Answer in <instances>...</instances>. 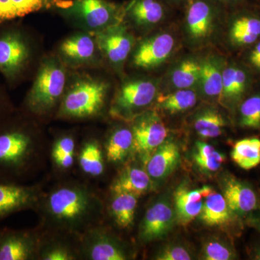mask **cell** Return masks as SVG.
Returning a JSON list of instances; mask_svg holds the SVG:
<instances>
[{"label":"cell","instance_id":"1","mask_svg":"<svg viewBox=\"0 0 260 260\" xmlns=\"http://www.w3.org/2000/svg\"><path fill=\"white\" fill-rule=\"evenodd\" d=\"M26 123L11 114L0 120V182L20 184L30 173L37 146Z\"/></svg>","mask_w":260,"mask_h":260},{"label":"cell","instance_id":"2","mask_svg":"<svg viewBox=\"0 0 260 260\" xmlns=\"http://www.w3.org/2000/svg\"><path fill=\"white\" fill-rule=\"evenodd\" d=\"M182 10L184 39L194 49L208 46L213 40L227 10L216 0H186Z\"/></svg>","mask_w":260,"mask_h":260},{"label":"cell","instance_id":"3","mask_svg":"<svg viewBox=\"0 0 260 260\" xmlns=\"http://www.w3.org/2000/svg\"><path fill=\"white\" fill-rule=\"evenodd\" d=\"M66 78V70L59 59H44L25 98V110L35 114L51 110L62 96Z\"/></svg>","mask_w":260,"mask_h":260},{"label":"cell","instance_id":"4","mask_svg":"<svg viewBox=\"0 0 260 260\" xmlns=\"http://www.w3.org/2000/svg\"><path fill=\"white\" fill-rule=\"evenodd\" d=\"M31 59V45L23 29L10 22L0 24V73L10 85L23 79Z\"/></svg>","mask_w":260,"mask_h":260},{"label":"cell","instance_id":"5","mask_svg":"<svg viewBox=\"0 0 260 260\" xmlns=\"http://www.w3.org/2000/svg\"><path fill=\"white\" fill-rule=\"evenodd\" d=\"M95 207L93 197L85 189L76 186H63L56 189L47 200L49 215L66 226H75L83 223Z\"/></svg>","mask_w":260,"mask_h":260},{"label":"cell","instance_id":"6","mask_svg":"<svg viewBox=\"0 0 260 260\" xmlns=\"http://www.w3.org/2000/svg\"><path fill=\"white\" fill-rule=\"evenodd\" d=\"M109 85L104 80L86 78L76 82L64 95L61 116L85 118L96 115L105 104Z\"/></svg>","mask_w":260,"mask_h":260},{"label":"cell","instance_id":"7","mask_svg":"<svg viewBox=\"0 0 260 260\" xmlns=\"http://www.w3.org/2000/svg\"><path fill=\"white\" fill-rule=\"evenodd\" d=\"M61 10L95 32L122 23L124 19V6L108 0H74Z\"/></svg>","mask_w":260,"mask_h":260},{"label":"cell","instance_id":"8","mask_svg":"<svg viewBox=\"0 0 260 260\" xmlns=\"http://www.w3.org/2000/svg\"><path fill=\"white\" fill-rule=\"evenodd\" d=\"M158 95V83L153 80H127L118 90L112 112L121 117H133L144 110L156 99Z\"/></svg>","mask_w":260,"mask_h":260},{"label":"cell","instance_id":"9","mask_svg":"<svg viewBox=\"0 0 260 260\" xmlns=\"http://www.w3.org/2000/svg\"><path fill=\"white\" fill-rule=\"evenodd\" d=\"M177 47L174 32L162 30L145 38L135 47L132 64L141 70L155 69L167 62Z\"/></svg>","mask_w":260,"mask_h":260},{"label":"cell","instance_id":"10","mask_svg":"<svg viewBox=\"0 0 260 260\" xmlns=\"http://www.w3.org/2000/svg\"><path fill=\"white\" fill-rule=\"evenodd\" d=\"M132 131L134 147L138 153H153L167 140L168 130L164 121L155 112L149 111L137 116Z\"/></svg>","mask_w":260,"mask_h":260},{"label":"cell","instance_id":"11","mask_svg":"<svg viewBox=\"0 0 260 260\" xmlns=\"http://www.w3.org/2000/svg\"><path fill=\"white\" fill-rule=\"evenodd\" d=\"M122 23L95 32L98 47L114 66L124 64L135 45L133 34Z\"/></svg>","mask_w":260,"mask_h":260},{"label":"cell","instance_id":"12","mask_svg":"<svg viewBox=\"0 0 260 260\" xmlns=\"http://www.w3.org/2000/svg\"><path fill=\"white\" fill-rule=\"evenodd\" d=\"M175 212L167 200H160L148 208L140 227V238L145 242L162 239L172 231Z\"/></svg>","mask_w":260,"mask_h":260},{"label":"cell","instance_id":"13","mask_svg":"<svg viewBox=\"0 0 260 260\" xmlns=\"http://www.w3.org/2000/svg\"><path fill=\"white\" fill-rule=\"evenodd\" d=\"M172 7L164 0H130L124 6V18L142 29H150L167 18Z\"/></svg>","mask_w":260,"mask_h":260},{"label":"cell","instance_id":"14","mask_svg":"<svg viewBox=\"0 0 260 260\" xmlns=\"http://www.w3.org/2000/svg\"><path fill=\"white\" fill-rule=\"evenodd\" d=\"M247 6L232 10L229 18L228 35L235 46L251 45L260 37V16Z\"/></svg>","mask_w":260,"mask_h":260},{"label":"cell","instance_id":"15","mask_svg":"<svg viewBox=\"0 0 260 260\" xmlns=\"http://www.w3.org/2000/svg\"><path fill=\"white\" fill-rule=\"evenodd\" d=\"M225 63L216 54L205 56L200 60L198 90L199 95L209 100H219L222 93L223 73Z\"/></svg>","mask_w":260,"mask_h":260},{"label":"cell","instance_id":"16","mask_svg":"<svg viewBox=\"0 0 260 260\" xmlns=\"http://www.w3.org/2000/svg\"><path fill=\"white\" fill-rule=\"evenodd\" d=\"M37 200L34 188L16 183L0 182V220L30 208Z\"/></svg>","mask_w":260,"mask_h":260},{"label":"cell","instance_id":"17","mask_svg":"<svg viewBox=\"0 0 260 260\" xmlns=\"http://www.w3.org/2000/svg\"><path fill=\"white\" fill-rule=\"evenodd\" d=\"M222 189L228 205L236 215H246L257 208L256 192L245 183L234 177H228L223 181Z\"/></svg>","mask_w":260,"mask_h":260},{"label":"cell","instance_id":"18","mask_svg":"<svg viewBox=\"0 0 260 260\" xmlns=\"http://www.w3.org/2000/svg\"><path fill=\"white\" fill-rule=\"evenodd\" d=\"M64 0H0V24L15 21L31 13L56 7L63 8Z\"/></svg>","mask_w":260,"mask_h":260},{"label":"cell","instance_id":"19","mask_svg":"<svg viewBox=\"0 0 260 260\" xmlns=\"http://www.w3.org/2000/svg\"><path fill=\"white\" fill-rule=\"evenodd\" d=\"M180 160V151L175 142L166 140L149 158L147 172L151 179H165L172 174Z\"/></svg>","mask_w":260,"mask_h":260},{"label":"cell","instance_id":"20","mask_svg":"<svg viewBox=\"0 0 260 260\" xmlns=\"http://www.w3.org/2000/svg\"><path fill=\"white\" fill-rule=\"evenodd\" d=\"M34 252V241L26 233L0 232V260L29 259Z\"/></svg>","mask_w":260,"mask_h":260},{"label":"cell","instance_id":"21","mask_svg":"<svg viewBox=\"0 0 260 260\" xmlns=\"http://www.w3.org/2000/svg\"><path fill=\"white\" fill-rule=\"evenodd\" d=\"M203 198L201 188L191 190L186 186H179L174 193L177 223L186 225L199 216L203 208Z\"/></svg>","mask_w":260,"mask_h":260},{"label":"cell","instance_id":"22","mask_svg":"<svg viewBox=\"0 0 260 260\" xmlns=\"http://www.w3.org/2000/svg\"><path fill=\"white\" fill-rule=\"evenodd\" d=\"M95 39L88 34H80L68 38L61 44V55L70 62L83 64L91 61L96 52Z\"/></svg>","mask_w":260,"mask_h":260},{"label":"cell","instance_id":"23","mask_svg":"<svg viewBox=\"0 0 260 260\" xmlns=\"http://www.w3.org/2000/svg\"><path fill=\"white\" fill-rule=\"evenodd\" d=\"M204 199L199 216L205 225L218 226L232 221L235 214L229 208L223 194L213 190Z\"/></svg>","mask_w":260,"mask_h":260},{"label":"cell","instance_id":"24","mask_svg":"<svg viewBox=\"0 0 260 260\" xmlns=\"http://www.w3.org/2000/svg\"><path fill=\"white\" fill-rule=\"evenodd\" d=\"M151 188V178L147 172L138 167L125 169L113 183L112 189L115 193H129L139 197L148 192Z\"/></svg>","mask_w":260,"mask_h":260},{"label":"cell","instance_id":"25","mask_svg":"<svg viewBox=\"0 0 260 260\" xmlns=\"http://www.w3.org/2000/svg\"><path fill=\"white\" fill-rule=\"evenodd\" d=\"M200 73V60L187 57L178 62L171 70L169 83L171 88L195 89L198 88Z\"/></svg>","mask_w":260,"mask_h":260},{"label":"cell","instance_id":"26","mask_svg":"<svg viewBox=\"0 0 260 260\" xmlns=\"http://www.w3.org/2000/svg\"><path fill=\"white\" fill-rule=\"evenodd\" d=\"M199 93L196 89H179L157 96L159 109L171 114L189 110L198 103Z\"/></svg>","mask_w":260,"mask_h":260},{"label":"cell","instance_id":"27","mask_svg":"<svg viewBox=\"0 0 260 260\" xmlns=\"http://www.w3.org/2000/svg\"><path fill=\"white\" fill-rule=\"evenodd\" d=\"M248 76L242 68L233 64H225L223 73L222 93L220 101L234 102L245 91Z\"/></svg>","mask_w":260,"mask_h":260},{"label":"cell","instance_id":"28","mask_svg":"<svg viewBox=\"0 0 260 260\" xmlns=\"http://www.w3.org/2000/svg\"><path fill=\"white\" fill-rule=\"evenodd\" d=\"M89 257L93 260H124L125 251L115 240L103 234H95L89 242Z\"/></svg>","mask_w":260,"mask_h":260},{"label":"cell","instance_id":"29","mask_svg":"<svg viewBox=\"0 0 260 260\" xmlns=\"http://www.w3.org/2000/svg\"><path fill=\"white\" fill-rule=\"evenodd\" d=\"M232 158L244 170L257 167L260 164V140L251 138L239 140L233 147Z\"/></svg>","mask_w":260,"mask_h":260},{"label":"cell","instance_id":"30","mask_svg":"<svg viewBox=\"0 0 260 260\" xmlns=\"http://www.w3.org/2000/svg\"><path fill=\"white\" fill-rule=\"evenodd\" d=\"M138 197L129 193H115L111 211L118 226L127 229L134 223Z\"/></svg>","mask_w":260,"mask_h":260},{"label":"cell","instance_id":"31","mask_svg":"<svg viewBox=\"0 0 260 260\" xmlns=\"http://www.w3.org/2000/svg\"><path fill=\"white\" fill-rule=\"evenodd\" d=\"M134 147L132 129L126 127L116 129L111 135L107 145L108 160L113 162L123 161Z\"/></svg>","mask_w":260,"mask_h":260},{"label":"cell","instance_id":"32","mask_svg":"<svg viewBox=\"0 0 260 260\" xmlns=\"http://www.w3.org/2000/svg\"><path fill=\"white\" fill-rule=\"evenodd\" d=\"M196 133L203 138H215L222 135L225 121L216 109H204L195 117L193 123Z\"/></svg>","mask_w":260,"mask_h":260},{"label":"cell","instance_id":"33","mask_svg":"<svg viewBox=\"0 0 260 260\" xmlns=\"http://www.w3.org/2000/svg\"><path fill=\"white\" fill-rule=\"evenodd\" d=\"M82 170L89 175L99 177L104 171V158L100 145L95 141H90L84 145L79 157Z\"/></svg>","mask_w":260,"mask_h":260},{"label":"cell","instance_id":"34","mask_svg":"<svg viewBox=\"0 0 260 260\" xmlns=\"http://www.w3.org/2000/svg\"><path fill=\"white\" fill-rule=\"evenodd\" d=\"M194 159L203 171L215 172L219 170L225 161V155L215 150L213 145L203 142H197Z\"/></svg>","mask_w":260,"mask_h":260},{"label":"cell","instance_id":"35","mask_svg":"<svg viewBox=\"0 0 260 260\" xmlns=\"http://www.w3.org/2000/svg\"><path fill=\"white\" fill-rule=\"evenodd\" d=\"M237 254L229 243L220 238L212 237L205 242L201 252V259L204 260H232Z\"/></svg>","mask_w":260,"mask_h":260},{"label":"cell","instance_id":"36","mask_svg":"<svg viewBox=\"0 0 260 260\" xmlns=\"http://www.w3.org/2000/svg\"><path fill=\"white\" fill-rule=\"evenodd\" d=\"M239 121L244 127L257 129L260 127V95L248 98L241 104Z\"/></svg>","mask_w":260,"mask_h":260},{"label":"cell","instance_id":"37","mask_svg":"<svg viewBox=\"0 0 260 260\" xmlns=\"http://www.w3.org/2000/svg\"><path fill=\"white\" fill-rule=\"evenodd\" d=\"M75 140L69 136L59 138L52 150V158L56 165L62 169H68L74 162Z\"/></svg>","mask_w":260,"mask_h":260},{"label":"cell","instance_id":"38","mask_svg":"<svg viewBox=\"0 0 260 260\" xmlns=\"http://www.w3.org/2000/svg\"><path fill=\"white\" fill-rule=\"evenodd\" d=\"M157 260H190L192 254L186 246L179 244H167L162 247L155 257Z\"/></svg>","mask_w":260,"mask_h":260},{"label":"cell","instance_id":"39","mask_svg":"<svg viewBox=\"0 0 260 260\" xmlns=\"http://www.w3.org/2000/svg\"><path fill=\"white\" fill-rule=\"evenodd\" d=\"M72 256L69 252L61 249V248H55L47 251L44 256V259L46 260H69L72 259Z\"/></svg>","mask_w":260,"mask_h":260},{"label":"cell","instance_id":"40","mask_svg":"<svg viewBox=\"0 0 260 260\" xmlns=\"http://www.w3.org/2000/svg\"><path fill=\"white\" fill-rule=\"evenodd\" d=\"M13 113V107L10 106L9 100L4 90L0 87V120L10 115Z\"/></svg>","mask_w":260,"mask_h":260},{"label":"cell","instance_id":"41","mask_svg":"<svg viewBox=\"0 0 260 260\" xmlns=\"http://www.w3.org/2000/svg\"><path fill=\"white\" fill-rule=\"evenodd\" d=\"M227 10H235L249 5L248 0H216Z\"/></svg>","mask_w":260,"mask_h":260},{"label":"cell","instance_id":"42","mask_svg":"<svg viewBox=\"0 0 260 260\" xmlns=\"http://www.w3.org/2000/svg\"><path fill=\"white\" fill-rule=\"evenodd\" d=\"M249 61L253 67L260 70V42L256 44L255 47L251 51Z\"/></svg>","mask_w":260,"mask_h":260},{"label":"cell","instance_id":"43","mask_svg":"<svg viewBox=\"0 0 260 260\" xmlns=\"http://www.w3.org/2000/svg\"><path fill=\"white\" fill-rule=\"evenodd\" d=\"M167 4L170 5L172 8H181L185 5L186 0H164Z\"/></svg>","mask_w":260,"mask_h":260},{"label":"cell","instance_id":"44","mask_svg":"<svg viewBox=\"0 0 260 260\" xmlns=\"http://www.w3.org/2000/svg\"><path fill=\"white\" fill-rule=\"evenodd\" d=\"M251 256L252 259L260 260V244L253 248Z\"/></svg>","mask_w":260,"mask_h":260},{"label":"cell","instance_id":"45","mask_svg":"<svg viewBox=\"0 0 260 260\" xmlns=\"http://www.w3.org/2000/svg\"><path fill=\"white\" fill-rule=\"evenodd\" d=\"M255 224L257 229L260 231V218H258L255 221Z\"/></svg>","mask_w":260,"mask_h":260}]
</instances>
